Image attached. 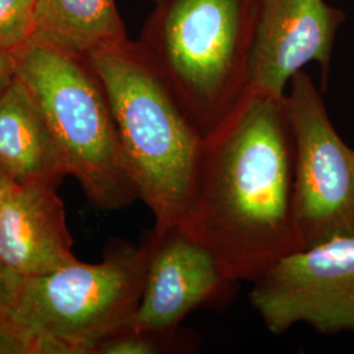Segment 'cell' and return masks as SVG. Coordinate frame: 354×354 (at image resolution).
<instances>
[{
    "mask_svg": "<svg viewBox=\"0 0 354 354\" xmlns=\"http://www.w3.org/2000/svg\"><path fill=\"white\" fill-rule=\"evenodd\" d=\"M177 226L214 253L236 283L256 281L299 250L286 96L248 87L226 120L205 137Z\"/></svg>",
    "mask_w": 354,
    "mask_h": 354,
    "instance_id": "6da1fadb",
    "label": "cell"
},
{
    "mask_svg": "<svg viewBox=\"0 0 354 354\" xmlns=\"http://www.w3.org/2000/svg\"><path fill=\"white\" fill-rule=\"evenodd\" d=\"M87 59L106 93L138 200L153 215L152 230L175 227L188 206L203 133L140 42L127 39Z\"/></svg>",
    "mask_w": 354,
    "mask_h": 354,
    "instance_id": "7a4b0ae2",
    "label": "cell"
},
{
    "mask_svg": "<svg viewBox=\"0 0 354 354\" xmlns=\"http://www.w3.org/2000/svg\"><path fill=\"white\" fill-rule=\"evenodd\" d=\"M259 0H158L140 45L203 137L248 88Z\"/></svg>",
    "mask_w": 354,
    "mask_h": 354,
    "instance_id": "3957f363",
    "label": "cell"
},
{
    "mask_svg": "<svg viewBox=\"0 0 354 354\" xmlns=\"http://www.w3.org/2000/svg\"><path fill=\"white\" fill-rule=\"evenodd\" d=\"M15 55L16 76L46 122L64 175L74 177L89 203L104 210L138 200L106 93L88 59L32 39Z\"/></svg>",
    "mask_w": 354,
    "mask_h": 354,
    "instance_id": "277c9868",
    "label": "cell"
},
{
    "mask_svg": "<svg viewBox=\"0 0 354 354\" xmlns=\"http://www.w3.org/2000/svg\"><path fill=\"white\" fill-rule=\"evenodd\" d=\"M145 247L117 243L96 264L75 263L21 279L3 311L29 329L95 353L105 339L131 327L146 279Z\"/></svg>",
    "mask_w": 354,
    "mask_h": 354,
    "instance_id": "5b68a950",
    "label": "cell"
},
{
    "mask_svg": "<svg viewBox=\"0 0 354 354\" xmlns=\"http://www.w3.org/2000/svg\"><path fill=\"white\" fill-rule=\"evenodd\" d=\"M292 216L299 250L354 235V149L333 127L313 79L292 76Z\"/></svg>",
    "mask_w": 354,
    "mask_h": 354,
    "instance_id": "8992f818",
    "label": "cell"
},
{
    "mask_svg": "<svg viewBox=\"0 0 354 354\" xmlns=\"http://www.w3.org/2000/svg\"><path fill=\"white\" fill-rule=\"evenodd\" d=\"M252 283L250 302L272 335L301 323L324 335L354 330V235L290 253Z\"/></svg>",
    "mask_w": 354,
    "mask_h": 354,
    "instance_id": "52a82bcc",
    "label": "cell"
},
{
    "mask_svg": "<svg viewBox=\"0 0 354 354\" xmlns=\"http://www.w3.org/2000/svg\"><path fill=\"white\" fill-rule=\"evenodd\" d=\"M146 279L131 328L175 337L187 317L231 297L236 282L225 274L214 253L180 226L147 236Z\"/></svg>",
    "mask_w": 354,
    "mask_h": 354,
    "instance_id": "ba28073f",
    "label": "cell"
},
{
    "mask_svg": "<svg viewBox=\"0 0 354 354\" xmlns=\"http://www.w3.org/2000/svg\"><path fill=\"white\" fill-rule=\"evenodd\" d=\"M342 10L324 0H259L248 58V87L276 96L306 64L317 62L326 82Z\"/></svg>",
    "mask_w": 354,
    "mask_h": 354,
    "instance_id": "9c48e42d",
    "label": "cell"
},
{
    "mask_svg": "<svg viewBox=\"0 0 354 354\" xmlns=\"http://www.w3.org/2000/svg\"><path fill=\"white\" fill-rule=\"evenodd\" d=\"M57 184L12 181L0 205V266L21 279L76 261Z\"/></svg>",
    "mask_w": 354,
    "mask_h": 354,
    "instance_id": "30bf717a",
    "label": "cell"
},
{
    "mask_svg": "<svg viewBox=\"0 0 354 354\" xmlns=\"http://www.w3.org/2000/svg\"><path fill=\"white\" fill-rule=\"evenodd\" d=\"M0 169L16 184L64 176L46 122L17 76L0 95Z\"/></svg>",
    "mask_w": 354,
    "mask_h": 354,
    "instance_id": "8fae6325",
    "label": "cell"
},
{
    "mask_svg": "<svg viewBox=\"0 0 354 354\" xmlns=\"http://www.w3.org/2000/svg\"><path fill=\"white\" fill-rule=\"evenodd\" d=\"M127 39L115 0H36L32 41L87 59Z\"/></svg>",
    "mask_w": 354,
    "mask_h": 354,
    "instance_id": "7c38bea8",
    "label": "cell"
},
{
    "mask_svg": "<svg viewBox=\"0 0 354 354\" xmlns=\"http://www.w3.org/2000/svg\"><path fill=\"white\" fill-rule=\"evenodd\" d=\"M36 0H0V50L16 54L32 39Z\"/></svg>",
    "mask_w": 354,
    "mask_h": 354,
    "instance_id": "4fadbf2b",
    "label": "cell"
},
{
    "mask_svg": "<svg viewBox=\"0 0 354 354\" xmlns=\"http://www.w3.org/2000/svg\"><path fill=\"white\" fill-rule=\"evenodd\" d=\"M176 337V336H175ZM175 337H159L140 332L137 329H122L113 336L105 339L97 346L95 353L100 354H152L159 353L165 346L169 348V342Z\"/></svg>",
    "mask_w": 354,
    "mask_h": 354,
    "instance_id": "5bb4252c",
    "label": "cell"
},
{
    "mask_svg": "<svg viewBox=\"0 0 354 354\" xmlns=\"http://www.w3.org/2000/svg\"><path fill=\"white\" fill-rule=\"evenodd\" d=\"M36 332L0 314V354H33Z\"/></svg>",
    "mask_w": 354,
    "mask_h": 354,
    "instance_id": "9a60e30c",
    "label": "cell"
},
{
    "mask_svg": "<svg viewBox=\"0 0 354 354\" xmlns=\"http://www.w3.org/2000/svg\"><path fill=\"white\" fill-rule=\"evenodd\" d=\"M20 282L21 277L0 266V314L12 302Z\"/></svg>",
    "mask_w": 354,
    "mask_h": 354,
    "instance_id": "2e32d148",
    "label": "cell"
},
{
    "mask_svg": "<svg viewBox=\"0 0 354 354\" xmlns=\"http://www.w3.org/2000/svg\"><path fill=\"white\" fill-rule=\"evenodd\" d=\"M16 77V55L0 50V95Z\"/></svg>",
    "mask_w": 354,
    "mask_h": 354,
    "instance_id": "e0dca14e",
    "label": "cell"
},
{
    "mask_svg": "<svg viewBox=\"0 0 354 354\" xmlns=\"http://www.w3.org/2000/svg\"><path fill=\"white\" fill-rule=\"evenodd\" d=\"M11 184H12V180L0 169V205H1V201Z\"/></svg>",
    "mask_w": 354,
    "mask_h": 354,
    "instance_id": "ac0fdd59",
    "label": "cell"
},
{
    "mask_svg": "<svg viewBox=\"0 0 354 354\" xmlns=\"http://www.w3.org/2000/svg\"><path fill=\"white\" fill-rule=\"evenodd\" d=\"M155 1H158V0H155Z\"/></svg>",
    "mask_w": 354,
    "mask_h": 354,
    "instance_id": "d6986e66",
    "label": "cell"
}]
</instances>
